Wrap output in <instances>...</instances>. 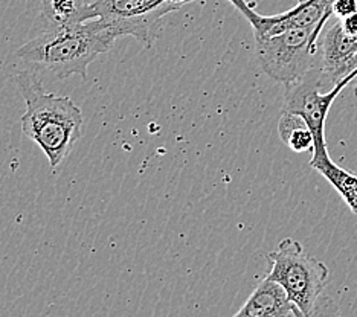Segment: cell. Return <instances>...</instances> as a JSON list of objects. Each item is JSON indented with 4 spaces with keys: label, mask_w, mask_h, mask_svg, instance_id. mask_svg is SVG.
<instances>
[{
    "label": "cell",
    "mask_w": 357,
    "mask_h": 317,
    "mask_svg": "<svg viewBox=\"0 0 357 317\" xmlns=\"http://www.w3.org/2000/svg\"><path fill=\"white\" fill-rule=\"evenodd\" d=\"M17 84L26 104L22 133L42 148L55 169L83 133V113L70 98L46 92L34 73L20 72Z\"/></svg>",
    "instance_id": "obj_1"
},
{
    "label": "cell",
    "mask_w": 357,
    "mask_h": 317,
    "mask_svg": "<svg viewBox=\"0 0 357 317\" xmlns=\"http://www.w3.org/2000/svg\"><path fill=\"white\" fill-rule=\"evenodd\" d=\"M116 38L100 19L74 26L46 29L20 46L17 56L52 72L56 78L87 77V69L100 55L109 52Z\"/></svg>",
    "instance_id": "obj_2"
},
{
    "label": "cell",
    "mask_w": 357,
    "mask_h": 317,
    "mask_svg": "<svg viewBox=\"0 0 357 317\" xmlns=\"http://www.w3.org/2000/svg\"><path fill=\"white\" fill-rule=\"evenodd\" d=\"M271 264L269 278L287 291L303 316L316 313V305L328 284V268L319 259L304 252L301 242L284 238L278 249L267 255Z\"/></svg>",
    "instance_id": "obj_3"
},
{
    "label": "cell",
    "mask_w": 357,
    "mask_h": 317,
    "mask_svg": "<svg viewBox=\"0 0 357 317\" xmlns=\"http://www.w3.org/2000/svg\"><path fill=\"white\" fill-rule=\"evenodd\" d=\"M327 23L328 20L310 28H295L278 36L255 38V54L266 75L286 86L318 66L319 37Z\"/></svg>",
    "instance_id": "obj_4"
},
{
    "label": "cell",
    "mask_w": 357,
    "mask_h": 317,
    "mask_svg": "<svg viewBox=\"0 0 357 317\" xmlns=\"http://www.w3.org/2000/svg\"><path fill=\"white\" fill-rule=\"evenodd\" d=\"M354 77H357V70L348 75L344 81H340L335 87H331L327 93H322L321 87L330 86V83L327 77L324 75L322 69L319 66H314L303 78L284 86L282 111L296 113L307 122L314 137V151L312 153V157L328 154L326 142V122L328 111L339 92Z\"/></svg>",
    "instance_id": "obj_5"
},
{
    "label": "cell",
    "mask_w": 357,
    "mask_h": 317,
    "mask_svg": "<svg viewBox=\"0 0 357 317\" xmlns=\"http://www.w3.org/2000/svg\"><path fill=\"white\" fill-rule=\"evenodd\" d=\"M181 6L173 0H96L92 3L96 19L116 40L133 37L147 47L158 38L162 19Z\"/></svg>",
    "instance_id": "obj_6"
},
{
    "label": "cell",
    "mask_w": 357,
    "mask_h": 317,
    "mask_svg": "<svg viewBox=\"0 0 357 317\" xmlns=\"http://www.w3.org/2000/svg\"><path fill=\"white\" fill-rule=\"evenodd\" d=\"M331 15L333 0H303L286 13L261 15L254 11L246 20L254 29V37L264 38L278 36L289 29L314 26L321 22L330 20Z\"/></svg>",
    "instance_id": "obj_7"
},
{
    "label": "cell",
    "mask_w": 357,
    "mask_h": 317,
    "mask_svg": "<svg viewBox=\"0 0 357 317\" xmlns=\"http://www.w3.org/2000/svg\"><path fill=\"white\" fill-rule=\"evenodd\" d=\"M357 52V37L347 34L340 20L335 23L324 32L322 38L319 37V63L324 75L327 77L331 87L339 84L348 75L356 72L353 68V60Z\"/></svg>",
    "instance_id": "obj_8"
},
{
    "label": "cell",
    "mask_w": 357,
    "mask_h": 317,
    "mask_svg": "<svg viewBox=\"0 0 357 317\" xmlns=\"http://www.w3.org/2000/svg\"><path fill=\"white\" fill-rule=\"evenodd\" d=\"M235 317H303V313L281 284L266 276Z\"/></svg>",
    "instance_id": "obj_9"
},
{
    "label": "cell",
    "mask_w": 357,
    "mask_h": 317,
    "mask_svg": "<svg viewBox=\"0 0 357 317\" xmlns=\"http://www.w3.org/2000/svg\"><path fill=\"white\" fill-rule=\"evenodd\" d=\"M46 29H59L96 19L92 3L84 0H42Z\"/></svg>",
    "instance_id": "obj_10"
},
{
    "label": "cell",
    "mask_w": 357,
    "mask_h": 317,
    "mask_svg": "<svg viewBox=\"0 0 357 317\" xmlns=\"http://www.w3.org/2000/svg\"><path fill=\"white\" fill-rule=\"evenodd\" d=\"M310 167L326 177L333 185L340 197L348 205L354 214H357V176L344 168L336 165L330 159V154H324L319 157H312Z\"/></svg>",
    "instance_id": "obj_11"
},
{
    "label": "cell",
    "mask_w": 357,
    "mask_h": 317,
    "mask_svg": "<svg viewBox=\"0 0 357 317\" xmlns=\"http://www.w3.org/2000/svg\"><path fill=\"white\" fill-rule=\"evenodd\" d=\"M278 133L281 141L295 153H313L314 137L303 116L296 113L282 111L278 122Z\"/></svg>",
    "instance_id": "obj_12"
},
{
    "label": "cell",
    "mask_w": 357,
    "mask_h": 317,
    "mask_svg": "<svg viewBox=\"0 0 357 317\" xmlns=\"http://www.w3.org/2000/svg\"><path fill=\"white\" fill-rule=\"evenodd\" d=\"M357 13V0H333V15L342 20Z\"/></svg>",
    "instance_id": "obj_13"
},
{
    "label": "cell",
    "mask_w": 357,
    "mask_h": 317,
    "mask_svg": "<svg viewBox=\"0 0 357 317\" xmlns=\"http://www.w3.org/2000/svg\"><path fill=\"white\" fill-rule=\"evenodd\" d=\"M173 2L178 3V5H183V3H188V2H192V0H173ZM228 2H231L237 10L245 15V17L248 19L250 14H252L255 10H254V5L252 3H248L246 0H228Z\"/></svg>",
    "instance_id": "obj_14"
},
{
    "label": "cell",
    "mask_w": 357,
    "mask_h": 317,
    "mask_svg": "<svg viewBox=\"0 0 357 317\" xmlns=\"http://www.w3.org/2000/svg\"><path fill=\"white\" fill-rule=\"evenodd\" d=\"M340 24H342V28L347 34L357 37V13L348 15V17L340 20Z\"/></svg>",
    "instance_id": "obj_15"
},
{
    "label": "cell",
    "mask_w": 357,
    "mask_h": 317,
    "mask_svg": "<svg viewBox=\"0 0 357 317\" xmlns=\"http://www.w3.org/2000/svg\"><path fill=\"white\" fill-rule=\"evenodd\" d=\"M353 68L357 70V52H356V55H354V60H353Z\"/></svg>",
    "instance_id": "obj_16"
},
{
    "label": "cell",
    "mask_w": 357,
    "mask_h": 317,
    "mask_svg": "<svg viewBox=\"0 0 357 317\" xmlns=\"http://www.w3.org/2000/svg\"><path fill=\"white\" fill-rule=\"evenodd\" d=\"M354 95H356V98H357V84H356V87H354Z\"/></svg>",
    "instance_id": "obj_17"
},
{
    "label": "cell",
    "mask_w": 357,
    "mask_h": 317,
    "mask_svg": "<svg viewBox=\"0 0 357 317\" xmlns=\"http://www.w3.org/2000/svg\"><path fill=\"white\" fill-rule=\"evenodd\" d=\"M298 2H303V0H298Z\"/></svg>",
    "instance_id": "obj_18"
}]
</instances>
